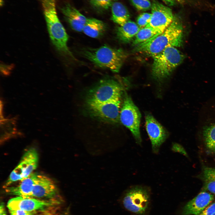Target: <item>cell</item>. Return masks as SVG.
Listing matches in <instances>:
<instances>
[{
  "mask_svg": "<svg viewBox=\"0 0 215 215\" xmlns=\"http://www.w3.org/2000/svg\"><path fill=\"white\" fill-rule=\"evenodd\" d=\"M183 30L182 24L175 17L171 24L162 32L136 46V51L144 53L152 57L167 48L182 45Z\"/></svg>",
  "mask_w": 215,
  "mask_h": 215,
  "instance_id": "6da1fadb",
  "label": "cell"
},
{
  "mask_svg": "<svg viewBox=\"0 0 215 215\" xmlns=\"http://www.w3.org/2000/svg\"><path fill=\"white\" fill-rule=\"evenodd\" d=\"M41 4L51 40L60 53L76 60L67 45L68 36L58 17L56 0H43Z\"/></svg>",
  "mask_w": 215,
  "mask_h": 215,
  "instance_id": "7a4b0ae2",
  "label": "cell"
},
{
  "mask_svg": "<svg viewBox=\"0 0 215 215\" xmlns=\"http://www.w3.org/2000/svg\"><path fill=\"white\" fill-rule=\"evenodd\" d=\"M82 55L95 65L118 72L127 57L126 53L120 48L105 45L98 48H86L81 51Z\"/></svg>",
  "mask_w": 215,
  "mask_h": 215,
  "instance_id": "3957f363",
  "label": "cell"
},
{
  "mask_svg": "<svg viewBox=\"0 0 215 215\" xmlns=\"http://www.w3.org/2000/svg\"><path fill=\"white\" fill-rule=\"evenodd\" d=\"M123 88L120 80L116 78L101 79L88 91L86 104H99L113 100L122 96Z\"/></svg>",
  "mask_w": 215,
  "mask_h": 215,
  "instance_id": "277c9868",
  "label": "cell"
},
{
  "mask_svg": "<svg viewBox=\"0 0 215 215\" xmlns=\"http://www.w3.org/2000/svg\"><path fill=\"white\" fill-rule=\"evenodd\" d=\"M152 57V75L156 79L160 80L169 76L182 63L185 56L176 47H171Z\"/></svg>",
  "mask_w": 215,
  "mask_h": 215,
  "instance_id": "5b68a950",
  "label": "cell"
},
{
  "mask_svg": "<svg viewBox=\"0 0 215 215\" xmlns=\"http://www.w3.org/2000/svg\"><path fill=\"white\" fill-rule=\"evenodd\" d=\"M141 114L131 97L125 92L119 114V121L131 132L136 142L140 144L142 139L140 130Z\"/></svg>",
  "mask_w": 215,
  "mask_h": 215,
  "instance_id": "8992f818",
  "label": "cell"
},
{
  "mask_svg": "<svg viewBox=\"0 0 215 215\" xmlns=\"http://www.w3.org/2000/svg\"><path fill=\"white\" fill-rule=\"evenodd\" d=\"M122 96L111 101L95 105H86L87 112L91 116L110 123L120 121L119 114L122 100Z\"/></svg>",
  "mask_w": 215,
  "mask_h": 215,
  "instance_id": "52a82bcc",
  "label": "cell"
},
{
  "mask_svg": "<svg viewBox=\"0 0 215 215\" xmlns=\"http://www.w3.org/2000/svg\"><path fill=\"white\" fill-rule=\"evenodd\" d=\"M38 159V154L35 149L31 148L27 150L19 164L10 174L5 183V187L26 178L33 173L37 167Z\"/></svg>",
  "mask_w": 215,
  "mask_h": 215,
  "instance_id": "ba28073f",
  "label": "cell"
},
{
  "mask_svg": "<svg viewBox=\"0 0 215 215\" xmlns=\"http://www.w3.org/2000/svg\"><path fill=\"white\" fill-rule=\"evenodd\" d=\"M149 200L148 190L141 186H135L126 193L123 203L128 211L139 214H144L148 208Z\"/></svg>",
  "mask_w": 215,
  "mask_h": 215,
  "instance_id": "9c48e42d",
  "label": "cell"
},
{
  "mask_svg": "<svg viewBox=\"0 0 215 215\" xmlns=\"http://www.w3.org/2000/svg\"><path fill=\"white\" fill-rule=\"evenodd\" d=\"M55 199L41 200L31 197L17 196L10 199L7 207L9 210H22L29 211H37L58 204Z\"/></svg>",
  "mask_w": 215,
  "mask_h": 215,
  "instance_id": "30bf717a",
  "label": "cell"
},
{
  "mask_svg": "<svg viewBox=\"0 0 215 215\" xmlns=\"http://www.w3.org/2000/svg\"><path fill=\"white\" fill-rule=\"evenodd\" d=\"M151 9L150 21L146 26L161 33L171 24L175 17L170 8L157 2L152 3Z\"/></svg>",
  "mask_w": 215,
  "mask_h": 215,
  "instance_id": "8fae6325",
  "label": "cell"
},
{
  "mask_svg": "<svg viewBox=\"0 0 215 215\" xmlns=\"http://www.w3.org/2000/svg\"><path fill=\"white\" fill-rule=\"evenodd\" d=\"M145 126L151 141L153 151L157 153L169 136L167 130L150 113L145 115Z\"/></svg>",
  "mask_w": 215,
  "mask_h": 215,
  "instance_id": "7c38bea8",
  "label": "cell"
},
{
  "mask_svg": "<svg viewBox=\"0 0 215 215\" xmlns=\"http://www.w3.org/2000/svg\"><path fill=\"white\" fill-rule=\"evenodd\" d=\"M57 194V188L51 179L44 175H37L31 197L53 199Z\"/></svg>",
  "mask_w": 215,
  "mask_h": 215,
  "instance_id": "4fadbf2b",
  "label": "cell"
},
{
  "mask_svg": "<svg viewBox=\"0 0 215 215\" xmlns=\"http://www.w3.org/2000/svg\"><path fill=\"white\" fill-rule=\"evenodd\" d=\"M214 199V195L203 190L187 203L183 208L182 215H199Z\"/></svg>",
  "mask_w": 215,
  "mask_h": 215,
  "instance_id": "5bb4252c",
  "label": "cell"
},
{
  "mask_svg": "<svg viewBox=\"0 0 215 215\" xmlns=\"http://www.w3.org/2000/svg\"><path fill=\"white\" fill-rule=\"evenodd\" d=\"M37 174L32 173L21 180L16 186L7 187L5 191L9 194L19 196L31 197Z\"/></svg>",
  "mask_w": 215,
  "mask_h": 215,
  "instance_id": "9a60e30c",
  "label": "cell"
},
{
  "mask_svg": "<svg viewBox=\"0 0 215 215\" xmlns=\"http://www.w3.org/2000/svg\"><path fill=\"white\" fill-rule=\"evenodd\" d=\"M65 18L73 30L82 31L87 19L76 8L69 4L62 9Z\"/></svg>",
  "mask_w": 215,
  "mask_h": 215,
  "instance_id": "2e32d148",
  "label": "cell"
},
{
  "mask_svg": "<svg viewBox=\"0 0 215 215\" xmlns=\"http://www.w3.org/2000/svg\"><path fill=\"white\" fill-rule=\"evenodd\" d=\"M106 30L105 24L102 21L96 19H87L82 31L87 36L96 38L102 36Z\"/></svg>",
  "mask_w": 215,
  "mask_h": 215,
  "instance_id": "e0dca14e",
  "label": "cell"
},
{
  "mask_svg": "<svg viewBox=\"0 0 215 215\" xmlns=\"http://www.w3.org/2000/svg\"><path fill=\"white\" fill-rule=\"evenodd\" d=\"M140 29L137 24L129 20L123 25L117 28L116 30V36L121 42L127 43L135 36Z\"/></svg>",
  "mask_w": 215,
  "mask_h": 215,
  "instance_id": "ac0fdd59",
  "label": "cell"
},
{
  "mask_svg": "<svg viewBox=\"0 0 215 215\" xmlns=\"http://www.w3.org/2000/svg\"><path fill=\"white\" fill-rule=\"evenodd\" d=\"M111 20L119 25L122 26L129 20L130 15L126 7L122 3L116 2L111 5Z\"/></svg>",
  "mask_w": 215,
  "mask_h": 215,
  "instance_id": "d6986e66",
  "label": "cell"
},
{
  "mask_svg": "<svg viewBox=\"0 0 215 215\" xmlns=\"http://www.w3.org/2000/svg\"><path fill=\"white\" fill-rule=\"evenodd\" d=\"M203 190L215 195V167H205L202 176Z\"/></svg>",
  "mask_w": 215,
  "mask_h": 215,
  "instance_id": "ffe728a7",
  "label": "cell"
},
{
  "mask_svg": "<svg viewBox=\"0 0 215 215\" xmlns=\"http://www.w3.org/2000/svg\"><path fill=\"white\" fill-rule=\"evenodd\" d=\"M203 136L207 149L210 152L215 153V123L203 128Z\"/></svg>",
  "mask_w": 215,
  "mask_h": 215,
  "instance_id": "44dd1931",
  "label": "cell"
},
{
  "mask_svg": "<svg viewBox=\"0 0 215 215\" xmlns=\"http://www.w3.org/2000/svg\"><path fill=\"white\" fill-rule=\"evenodd\" d=\"M160 33L156 30L146 26L140 29L135 36L133 44L134 45H136Z\"/></svg>",
  "mask_w": 215,
  "mask_h": 215,
  "instance_id": "7402d4cb",
  "label": "cell"
},
{
  "mask_svg": "<svg viewBox=\"0 0 215 215\" xmlns=\"http://www.w3.org/2000/svg\"><path fill=\"white\" fill-rule=\"evenodd\" d=\"M135 8L139 10L145 11L151 8L152 4L149 0H130Z\"/></svg>",
  "mask_w": 215,
  "mask_h": 215,
  "instance_id": "603a6c76",
  "label": "cell"
},
{
  "mask_svg": "<svg viewBox=\"0 0 215 215\" xmlns=\"http://www.w3.org/2000/svg\"><path fill=\"white\" fill-rule=\"evenodd\" d=\"M151 16V13H143L139 16L136 22L140 29L146 27L149 23Z\"/></svg>",
  "mask_w": 215,
  "mask_h": 215,
  "instance_id": "cb8c5ba5",
  "label": "cell"
},
{
  "mask_svg": "<svg viewBox=\"0 0 215 215\" xmlns=\"http://www.w3.org/2000/svg\"><path fill=\"white\" fill-rule=\"evenodd\" d=\"M91 4L98 8L107 9L112 5V0H90Z\"/></svg>",
  "mask_w": 215,
  "mask_h": 215,
  "instance_id": "d4e9b609",
  "label": "cell"
},
{
  "mask_svg": "<svg viewBox=\"0 0 215 215\" xmlns=\"http://www.w3.org/2000/svg\"><path fill=\"white\" fill-rule=\"evenodd\" d=\"M10 215H36L37 211H29L22 210H9Z\"/></svg>",
  "mask_w": 215,
  "mask_h": 215,
  "instance_id": "484cf974",
  "label": "cell"
},
{
  "mask_svg": "<svg viewBox=\"0 0 215 215\" xmlns=\"http://www.w3.org/2000/svg\"><path fill=\"white\" fill-rule=\"evenodd\" d=\"M215 212V202L208 206L199 215H212Z\"/></svg>",
  "mask_w": 215,
  "mask_h": 215,
  "instance_id": "4316f807",
  "label": "cell"
},
{
  "mask_svg": "<svg viewBox=\"0 0 215 215\" xmlns=\"http://www.w3.org/2000/svg\"><path fill=\"white\" fill-rule=\"evenodd\" d=\"M172 149L174 151L182 153L184 154L185 153V151L182 147L177 143H174L173 145Z\"/></svg>",
  "mask_w": 215,
  "mask_h": 215,
  "instance_id": "83f0119b",
  "label": "cell"
},
{
  "mask_svg": "<svg viewBox=\"0 0 215 215\" xmlns=\"http://www.w3.org/2000/svg\"><path fill=\"white\" fill-rule=\"evenodd\" d=\"M0 215H7L4 203L1 202L0 206Z\"/></svg>",
  "mask_w": 215,
  "mask_h": 215,
  "instance_id": "f1b7e54d",
  "label": "cell"
},
{
  "mask_svg": "<svg viewBox=\"0 0 215 215\" xmlns=\"http://www.w3.org/2000/svg\"><path fill=\"white\" fill-rule=\"evenodd\" d=\"M166 4L171 6L173 5L175 3V0H162Z\"/></svg>",
  "mask_w": 215,
  "mask_h": 215,
  "instance_id": "f546056e",
  "label": "cell"
},
{
  "mask_svg": "<svg viewBox=\"0 0 215 215\" xmlns=\"http://www.w3.org/2000/svg\"><path fill=\"white\" fill-rule=\"evenodd\" d=\"M212 215H215V212Z\"/></svg>",
  "mask_w": 215,
  "mask_h": 215,
  "instance_id": "4dcf8cb0",
  "label": "cell"
},
{
  "mask_svg": "<svg viewBox=\"0 0 215 215\" xmlns=\"http://www.w3.org/2000/svg\"></svg>",
  "mask_w": 215,
  "mask_h": 215,
  "instance_id": "1f68e13d",
  "label": "cell"
}]
</instances>
